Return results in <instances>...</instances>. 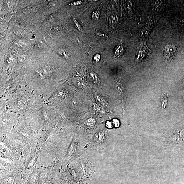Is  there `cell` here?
Returning a JSON list of instances; mask_svg holds the SVG:
<instances>
[{
    "instance_id": "cell-1",
    "label": "cell",
    "mask_w": 184,
    "mask_h": 184,
    "mask_svg": "<svg viewBox=\"0 0 184 184\" xmlns=\"http://www.w3.org/2000/svg\"><path fill=\"white\" fill-rule=\"evenodd\" d=\"M106 134L104 131L97 132L89 143V147L94 149H103L108 142Z\"/></svg>"
},
{
    "instance_id": "cell-2",
    "label": "cell",
    "mask_w": 184,
    "mask_h": 184,
    "mask_svg": "<svg viewBox=\"0 0 184 184\" xmlns=\"http://www.w3.org/2000/svg\"><path fill=\"white\" fill-rule=\"evenodd\" d=\"M154 19L152 16L150 15H148L146 23L140 34L139 39L141 42H146L154 25Z\"/></svg>"
},
{
    "instance_id": "cell-3",
    "label": "cell",
    "mask_w": 184,
    "mask_h": 184,
    "mask_svg": "<svg viewBox=\"0 0 184 184\" xmlns=\"http://www.w3.org/2000/svg\"><path fill=\"white\" fill-rule=\"evenodd\" d=\"M151 52V50L147 47L146 42H141L135 57V63L138 64L146 59Z\"/></svg>"
},
{
    "instance_id": "cell-4",
    "label": "cell",
    "mask_w": 184,
    "mask_h": 184,
    "mask_svg": "<svg viewBox=\"0 0 184 184\" xmlns=\"http://www.w3.org/2000/svg\"><path fill=\"white\" fill-rule=\"evenodd\" d=\"M177 51V48L171 43H168L164 48L163 55L166 60H171L174 58Z\"/></svg>"
},
{
    "instance_id": "cell-5",
    "label": "cell",
    "mask_w": 184,
    "mask_h": 184,
    "mask_svg": "<svg viewBox=\"0 0 184 184\" xmlns=\"http://www.w3.org/2000/svg\"><path fill=\"white\" fill-rule=\"evenodd\" d=\"M125 48L122 42L120 41L115 48L114 51L115 57H120L123 55L125 52Z\"/></svg>"
},
{
    "instance_id": "cell-6",
    "label": "cell",
    "mask_w": 184,
    "mask_h": 184,
    "mask_svg": "<svg viewBox=\"0 0 184 184\" xmlns=\"http://www.w3.org/2000/svg\"><path fill=\"white\" fill-rule=\"evenodd\" d=\"M163 2L161 1H153L152 6L155 11H158L160 10L163 7Z\"/></svg>"
},
{
    "instance_id": "cell-7",
    "label": "cell",
    "mask_w": 184,
    "mask_h": 184,
    "mask_svg": "<svg viewBox=\"0 0 184 184\" xmlns=\"http://www.w3.org/2000/svg\"><path fill=\"white\" fill-rule=\"evenodd\" d=\"M110 23L109 25L112 27H116L118 23V17L116 15H111L109 19Z\"/></svg>"
},
{
    "instance_id": "cell-8",
    "label": "cell",
    "mask_w": 184,
    "mask_h": 184,
    "mask_svg": "<svg viewBox=\"0 0 184 184\" xmlns=\"http://www.w3.org/2000/svg\"><path fill=\"white\" fill-rule=\"evenodd\" d=\"M95 124V121L93 119H88L86 121L85 124L88 127H92Z\"/></svg>"
},
{
    "instance_id": "cell-9",
    "label": "cell",
    "mask_w": 184,
    "mask_h": 184,
    "mask_svg": "<svg viewBox=\"0 0 184 184\" xmlns=\"http://www.w3.org/2000/svg\"><path fill=\"white\" fill-rule=\"evenodd\" d=\"M164 102L167 104V97L164 96L161 100V108L163 109L165 108L166 106H165Z\"/></svg>"
},
{
    "instance_id": "cell-10",
    "label": "cell",
    "mask_w": 184,
    "mask_h": 184,
    "mask_svg": "<svg viewBox=\"0 0 184 184\" xmlns=\"http://www.w3.org/2000/svg\"><path fill=\"white\" fill-rule=\"evenodd\" d=\"M73 21L75 25L76 26V27L79 31L80 32H82V29L81 26H80V24L77 21L76 19H74Z\"/></svg>"
},
{
    "instance_id": "cell-11",
    "label": "cell",
    "mask_w": 184,
    "mask_h": 184,
    "mask_svg": "<svg viewBox=\"0 0 184 184\" xmlns=\"http://www.w3.org/2000/svg\"><path fill=\"white\" fill-rule=\"evenodd\" d=\"M92 17L94 20H98L99 19L100 16L97 12L94 11L92 13Z\"/></svg>"
},
{
    "instance_id": "cell-12",
    "label": "cell",
    "mask_w": 184,
    "mask_h": 184,
    "mask_svg": "<svg viewBox=\"0 0 184 184\" xmlns=\"http://www.w3.org/2000/svg\"><path fill=\"white\" fill-rule=\"evenodd\" d=\"M82 3V2L81 1H78L71 3L70 4V5L72 6H77L81 5Z\"/></svg>"
},
{
    "instance_id": "cell-13",
    "label": "cell",
    "mask_w": 184,
    "mask_h": 184,
    "mask_svg": "<svg viewBox=\"0 0 184 184\" xmlns=\"http://www.w3.org/2000/svg\"><path fill=\"white\" fill-rule=\"evenodd\" d=\"M100 55L98 54H97L96 55H95L94 56V59L95 61H96L97 62H98L99 61L100 59Z\"/></svg>"
},
{
    "instance_id": "cell-14",
    "label": "cell",
    "mask_w": 184,
    "mask_h": 184,
    "mask_svg": "<svg viewBox=\"0 0 184 184\" xmlns=\"http://www.w3.org/2000/svg\"><path fill=\"white\" fill-rule=\"evenodd\" d=\"M113 122H114L115 127H118L119 126V121L117 119H114L113 120Z\"/></svg>"
},
{
    "instance_id": "cell-15",
    "label": "cell",
    "mask_w": 184,
    "mask_h": 184,
    "mask_svg": "<svg viewBox=\"0 0 184 184\" xmlns=\"http://www.w3.org/2000/svg\"><path fill=\"white\" fill-rule=\"evenodd\" d=\"M96 35L97 36H100V37H106V35H105V34L101 33H97Z\"/></svg>"
},
{
    "instance_id": "cell-16",
    "label": "cell",
    "mask_w": 184,
    "mask_h": 184,
    "mask_svg": "<svg viewBox=\"0 0 184 184\" xmlns=\"http://www.w3.org/2000/svg\"><path fill=\"white\" fill-rule=\"evenodd\" d=\"M181 25L182 28H183V30H184V19L182 20L181 22Z\"/></svg>"
}]
</instances>
